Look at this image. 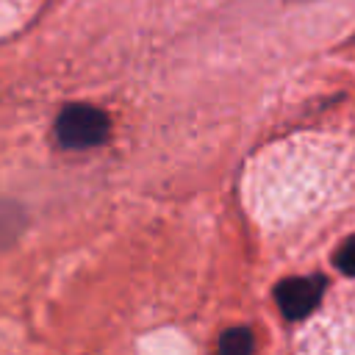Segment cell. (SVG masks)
I'll return each instance as SVG.
<instances>
[{"instance_id":"1","label":"cell","mask_w":355,"mask_h":355,"mask_svg":"<svg viewBox=\"0 0 355 355\" xmlns=\"http://www.w3.org/2000/svg\"><path fill=\"white\" fill-rule=\"evenodd\" d=\"M55 136L69 150L97 147L108 139V119L94 105H67L55 119Z\"/></svg>"},{"instance_id":"2","label":"cell","mask_w":355,"mask_h":355,"mask_svg":"<svg viewBox=\"0 0 355 355\" xmlns=\"http://www.w3.org/2000/svg\"><path fill=\"white\" fill-rule=\"evenodd\" d=\"M324 291V277L311 275V277H288L277 283L275 300L283 311L286 319H305L322 300Z\"/></svg>"},{"instance_id":"3","label":"cell","mask_w":355,"mask_h":355,"mask_svg":"<svg viewBox=\"0 0 355 355\" xmlns=\"http://www.w3.org/2000/svg\"><path fill=\"white\" fill-rule=\"evenodd\" d=\"M219 355H252V333L247 327H230L219 338Z\"/></svg>"},{"instance_id":"4","label":"cell","mask_w":355,"mask_h":355,"mask_svg":"<svg viewBox=\"0 0 355 355\" xmlns=\"http://www.w3.org/2000/svg\"><path fill=\"white\" fill-rule=\"evenodd\" d=\"M336 266H338L344 275L355 277V236H352V239H347V241H344V247L336 252Z\"/></svg>"}]
</instances>
